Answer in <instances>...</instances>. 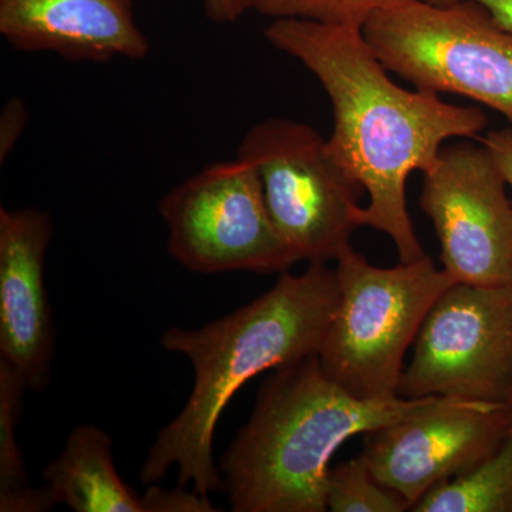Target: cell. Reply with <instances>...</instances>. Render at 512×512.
<instances>
[{"label":"cell","mask_w":512,"mask_h":512,"mask_svg":"<svg viewBox=\"0 0 512 512\" xmlns=\"http://www.w3.org/2000/svg\"><path fill=\"white\" fill-rule=\"evenodd\" d=\"M265 39L328 94L335 121L330 151L369 197L360 225L392 239L402 264L419 261L424 252L407 210V180L433 168L447 140H477L488 126L484 111L394 83L360 28L279 19Z\"/></svg>","instance_id":"6da1fadb"},{"label":"cell","mask_w":512,"mask_h":512,"mask_svg":"<svg viewBox=\"0 0 512 512\" xmlns=\"http://www.w3.org/2000/svg\"><path fill=\"white\" fill-rule=\"evenodd\" d=\"M338 302L335 269L316 262L301 275L282 272L274 288L225 318L164 332L161 346L190 360L195 383L184 409L148 451L141 481L156 484L175 466L180 487L192 484L207 497L220 490L212 444L229 400L259 373L318 353Z\"/></svg>","instance_id":"7a4b0ae2"},{"label":"cell","mask_w":512,"mask_h":512,"mask_svg":"<svg viewBox=\"0 0 512 512\" xmlns=\"http://www.w3.org/2000/svg\"><path fill=\"white\" fill-rule=\"evenodd\" d=\"M437 397L357 399L325 375L318 353L276 367L222 458L232 511L325 512L329 463L338 448L421 412Z\"/></svg>","instance_id":"3957f363"},{"label":"cell","mask_w":512,"mask_h":512,"mask_svg":"<svg viewBox=\"0 0 512 512\" xmlns=\"http://www.w3.org/2000/svg\"><path fill=\"white\" fill-rule=\"evenodd\" d=\"M335 262L339 302L318 350L320 366L357 399L399 396L404 355L433 303L456 282L426 255L379 268L350 247Z\"/></svg>","instance_id":"277c9868"},{"label":"cell","mask_w":512,"mask_h":512,"mask_svg":"<svg viewBox=\"0 0 512 512\" xmlns=\"http://www.w3.org/2000/svg\"><path fill=\"white\" fill-rule=\"evenodd\" d=\"M363 35L383 66L417 90L476 100L512 126V32L483 6L410 0L375 13Z\"/></svg>","instance_id":"5b68a950"},{"label":"cell","mask_w":512,"mask_h":512,"mask_svg":"<svg viewBox=\"0 0 512 512\" xmlns=\"http://www.w3.org/2000/svg\"><path fill=\"white\" fill-rule=\"evenodd\" d=\"M238 157L254 165L279 234L298 261L328 264L352 247L363 190L309 124L271 117L249 128Z\"/></svg>","instance_id":"8992f818"},{"label":"cell","mask_w":512,"mask_h":512,"mask_svg":"<svg viewBox=\"0 0 512 512\" xmlns=\"http://www.w3.org/2000/svg\"><path fill=\"white\" fill-rule=\"evenodd\" d=\"M175 261L197 274L286 272L298 261L266 205L261 178L248 161L207 165L158 205Z\"/></svg>","instance_id":"52a82bcc"},{"label":"cell","mask_w":512,"mask_h":512,"mask_svg":"<svg viewBox=\"0 0 512 512\" xmlns=\"http://www.w3.org/2000/svg\"><path fill=\"white\" fill-rule=\"evenodd\" d=\"M399 396L507 403L512 393V285L456 282L421 323Z\"/></svg>","instance_id":"ba28073f"},{"label":"cell","mask_w":512,"mask_h":512,"mask_svg":"<svg viewBox=\"0 0 512 512\" xmlns=\"http://www.w3.org/2000/svg\"><path fill=\"white\" fill-rule=\"evenodd\" d=\"M441 148L424 173L420 208L433 222L441 264L454 282L512 285V201L493 156L478 140Z\"/></svg>","instance_id":"9c48e42d"},{"label":"cell","mask_w":512,"mask_h":512,"mask_svg":"<svg viewBox=\"0 0 512 512\" xmlns=\"http://www.w3.org/2000/svg\"><path fill=\"white\" fill-rule=\"evenodd\" d=\"M511 429L508 403L437 397L421 412L366 433L362 457L373 477L413 508L437 485L480 466Z\"/></svg>","instance_id":"30bf717a"},{"label":"cell","mask_w":512,"mask_h":512,"mask_svg":"<svg viewBox=\"0 0 512 512\" xmlns=\"http://www.w3.org/2000/svg\"><path fill=\"white\" fill-rule=\"evenodd\" d=\"M53 220L37 208H0V357L42 393L50 382L55 323L45 284Z\"/></svg>","instance_id":"8fae6325"},{"label":"cell","mask_w":512,"mask_h":512,"mask_svg":"<svg viewBox=\"0 0 512 512\" xmlns=\"http://www.w3.org/2000/svg\"><path fill=\"white\" fill-rule=\"evenodd\" d=\"M0 35L19 52L69 62H138L151 50L134 0H0Z\"/></svg>","instance_id":"7c38bea8"},{"label":"cell","mask_w":512,"mask_h":512,"mask_svg":"<svg viewBox=\"0 0 512 512\" xmlns=\"http://www.w3.org/2000/svg\"><path fill=\"white\" fill-rule=\"evenodd\" d=\"M43 477L55 503L73 511L144 512L143 498L117 474L113 441L99 427H76Z\"/></svg>","instance_id":"4fadbf2b"},{"label":"cell","mask_w":512,"mask_h":512,"mask_svg":"<svg viewBox=\"0 0 512 512\" xmlns=\"http://www.w3.org/2000/svg\"><path fill=\"white\" fill-rule=\"evenodd\" d=\"M28 386L8 360L0 357V511L43 512L56 503L49 488L29 485L22 451L18 444V423L23 394Z\"/></svg>","instance_id":"5bb4252c"},{"label":"cell","mask_w":512,"mask_h":512,"mask_svg":"<svg viewBox=\"0 0 512 512\" xmlns=\"http://www.w3.org/2000/svg\"><path fill=\"white\" fill-rule=\"evenodd\" d=\"M414 512H512V429L473 471L437 485Z\"/></svg>","instance_id":"9a60e30c"},{"label":"cell","mask_w":512,"mask_h":512,"mask_svg":"<svg viewBox=\"0 0 512 512\" xmlns=\"http://www.w3.org/2000/svg\"><path fill=\"white\" fill-rule=\"evenodd\" d=\"M326 504L332 512H404L412 505L402 495L383 487L373 477L365 458L345 461L330 468Z\"/></svg>","instance_id":"2e32d148"},{"label":"cell","mask_w":512,"mask_h":512,"mask_svg":"<svg viewBox=\"0 0 512 512\" xmlns=\"http://www.w3.org/2000/svg\"><path fill=\"white\" fill-rule=\"evenodd\" d=\"M410 0H254V12L272 20L298 19L363 29L380 10Z\"/></svg>","instance_id":"e0dca14e"},{"label":"cell","mask_w":512,"mask_h":512,"mask_svg":"<svg viewBox=\"0 0 512 512\" xmlns=\"http://www.w3.org/2000/svg\"><path fill=\"white\" fill-rule=\"evenodd\" d=\"M144 512H214L217 511L210 503L207 495L191 493L184 490H163L157 485H148L147 493L143 495Z\"/></svg>","instance_id":"ac0fdd59"},{"label":"cell","mask_w":512,"mask_h":512,"mask_svg":"<svg viewBox=\"0 0 512 512\" xmlns=\"http://www.w3.org/2000/svg\"><path fill=\"white\" fill-rule=\"evenodd\" d=\"M29 109L20 97H12L0 114V164H5L28 126Z\"/></svg>","instance_id":"d6986e66"},{"label":"cell","mask_w":512,"mask_h":512,"mask_svg":"<svg viewBox=\"0 0 512 512\" xmlns=\"http://www.w3.org/2000/svg\"><path fill=\"white\" fill-rule=\"evenodd\" d=\"M478 140L490 151L505 183L512 190V126L488 131L484 137H478Z\"/></svg>","instance_id":"ffe728a7"},{"label":"cell","mask_w":512,"mask_h":512,"mask_svg":"<svg viewBox=\"0 0 512 512\" xmlns=\"http://www.w3.org/2000/svg\"><path fill=\"white\" fill-rule=\"evenodd\" d=\"M205 16L217 25H231L254 12V0H202Z\"/></svg>","instance_id":"44dd1931"},{"label":"cell","mask_w":512,"mask_h":512,"mask_svg":"<svg viewBox=\"0 0 512 512\" xmlns=\"http://www.w3.org/2000/svg\"><path fill=\"white\" fill-rule=\"evenodd\" d=\"M433 3L474 2L483 6L491 18L505 30L512 32V0H429Z\"/></svg>","instance_id":"7402d4cb"},{"label":"cell","mask_w":512,"mask_h":512,"mask_svg":"<svg viewBox=\"0 0 512 512\" xmlns=\"http://www.w3.org/2000/svg\"><path fill=\"white\" fill-rule=\"evenodd\" d=\"M507 403L510 404V406L512 407V393H511L510 399H508Z\"/></svg>","instance_id":"603a6c76"}]
</instances>
